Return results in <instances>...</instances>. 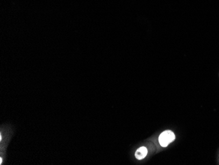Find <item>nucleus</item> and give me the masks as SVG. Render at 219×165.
I'll return each instance as SVG.
<instances>
[{"instance_id":"nucleus-2","label":"nucleus","mask_w":219,"mask_h":165,"mask_svg":"<svg viewBox=\"0 0 219 165\" xmlns=\"http://www.w3.org/2000/svg\"><path fill=\"white\" fill-rule=\"evenodd\" d=\"M147 153H148V150L145 147H141L135 152V157L138 160H142L146 157Z\"/></svg>"},{"instance_id":"nucleus-1","label":"nucleus","mask_w":219,"mask_h":165,"mask_svg":"<svg viewBox=\"0 0 219 165\" xmlns=\"http://www.w3.org/2000/svg\"><path fill=\"white\" fill-rule=\"evenodd\" d=\"M175 139V136L172 131L166 130L160 134L159 137V142L162 147H167L170 143Z\"/></svg>"},{"instance_id":"nucleus-3","label":"nucleus","mask_w":219,"mask_h":165,"mask_svg":"<svg viewBox=\"0 0 219 165\" xmlns=\"http://www.w3.org/2000/svg\"><path fill=\"white\" fill-rule=\"evenodd\" d=\"M1 163H2V158H0V164H1Z\"/></svg>"}]
</instances>
